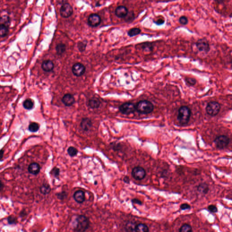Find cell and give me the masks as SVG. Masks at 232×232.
Masks as SVG:
<instances>
[{"instance_id":"cell-24","label":"cell","mask_w":232,"mask_h":232,"mask_svg":"<svg viewBox=\"0 0 232 232\" xmlns=\"http://www.w3.org/2000/svg\"><path fill=\"white\" fill-rule=\"evenodd\" d=\"M39 129V125L36 122H32L30 124L28 129L31 133H36Z\"/></svg>"},{"instance_id":"cell-22","label":"cell","mask_w":232,"mask_h":232,"mask_svg":"<svg viewBox=\"0 0 232 232\" xmlns=\"http://www.w3.org/2000/svg\"><path fill=\"white\" fill-rule=\"evenodd\" d=\"M51 187H50V185L47 184H43L39 188V191H40V193L44 194V195L49 194L51 191Z\"/></svg>"},{"instance_id":"cell-41","label":"cell","mask_w":232,"mask_h":232,"mask_svg":"<svg viewBox=\"0 0 232 232\" xmlns=\"http://www.w3.org/2000/svg\"><path fill=\"white\" fill-rule=\"evenodd\" d=\"M4 152V151L3 150H0V161H1V160L3 158V157Z\"/></svg>"},{"instance_id":"cell-40","label":"cell","mask_w":232,"mask_h":232,"mask_svg":"<svg viewBox=\"0 0 232 232\" xmlns=\"http://www.w3.org/2000/svg\"><path fill=\"white\" fill-rule=\"evenodd\" d=\"M132 201L133 203H134V204H137V205H143V203H142V201H141V200H139V199H133V200H132Z\"/></svg>"},{"instance_id":"cell-26","label":"cell","mask_w":232,"mask_h":232,"mask_svg":"<svg viewBox=\"0 0 232 232\" xmlns=\"http://www.w3.org/2000/svg\"><path fill=\"white\" fill-rule=\"evenodd\" d=\"M141 32V30L138 28H133L128 31V35L130 37H133L140 34Z\"/></svg>"},{"instance_id":"cell-18","label":"cell","mask_w":232,"mask_h":232,"mask_svg":"<svg viewBox=\"0 0 232 232\" xmlns=\"http://www.w3.org/2000/svg\"><path fill=\"white\" fill-rule=\"evenodd\" d=\"M197 190L202 194H207L209 191V185L205 183L200 184L197 187Z\"/></svg>"},{"instance_id":"cell-7","label":"cell","mask_w":232,"mask_h":232,"mask_svg":"<svg viewBox=\"0 0 232 232\" xmlns=\"http://www.w3.org/2000/svg\"><path fill=\"white\" fill-rule=\"evenodd\" d=\"M119 110L123 114L129 115L135 112L136 110V106L131 102H126L120 106Z\"/></svg>"},{"instance_id":"cell-25","label":"cell","mask_w":232,"mask_h":232,"mask_svg":"<svg viewBox=\"0 0 232 232\" xmlns=\"http://www.w3.org/2000/svg\"><path fill=\"white\" fill-rule=\"evenodd\" d=\"M136 226V224L134 222L132 221L128 222L125 226V230L126 232H134Z\"/></svg>"},{"instance_id":"cell-2","label":"cell","mask_w":232,"mask_h":232,"mask_svg":"<svg viewBox=\"0 0 232 232\" xmlns=\"http://www.w3.org/2000/svg\"><path fill=\"white\" fill-rule=\"evenodd\" d=\"M136 108L139 113L147 114L151 113L153 111L154 107L152 103L149 101L142 100L138 102Z\"/></svg>"},{"instance_id":"cell-17","label":"cell","mask_w":232,"mask_h":232,"mask_svg":"<svg viewBox=\"0 0 232 232\" xmlns=\"http://www.w3.org/2000/svg\"><path fill=\"white\" fill-rule=\"evenodd\" d=\"M80 126L84 131H88L92 127V122L89 118H84L81 122Z\"/></svg>"},{"instance_id":"cell-27","label":"cell","mask_w":232,"mask_h":232,"mask_svg":"<svg viewBox=\"0 0 232 232\" xmlns=\"http://www.w3.org/2000/svg\"><path fill=\"white\" fill-rule=\"evenodd\" d=\"M66 50V46L65 44L61 43L57 44L56 46V50L58 55H62L65 52Z\"/></svg>"},{"instance_id":"cell-20","label":"cell","mask_w":232,"mask_h":232,"mask_svg":"<svg viewBox=\"0 0 232 232\" xmlns=\"http://www.w3.org/2000/svg\"><path fill=\"white\" fill-rule=\"evenodd\" d=\"M100 105V102L97 98H93L89 101V105L90 107L93 109L98 108Z\"/></svg>"},{"instance_id":"cell-11","label":"cell","mask_w":232,"mask_h":232,"mask_svg":"<svg viewBox=\"0 0 232 232\" xmlns=\"http://www.w3.org/2000/svg\"><path fill=\"white\" fill-rule=\"evenodd\" d=\"M101 21V19L98 15L96 14H92L89 16L88 22L89 25L91 27H96L98 26Z\"/></svg>"},{"instance_id":"cell-3","label":"cell","mask_w":232,"mask_h":232,"mask_svg":"<svg viewBox=\"0 0 232 232\" xmlns=\"http://www.w3.org/2000/svg\"><path fill=\"white\" fill-rule=\"evenodd\" d=\"M89 225L88 218L84 216H78L76 220V226L75 230L77 232H85Z\"/></svg>"},{"instance_id":"cell-38","label":"cell","mask_w":232,"mask_h":232,"mask_svg":"<svg viewBox=\"0 0 232 232\" xmlns=\"http://www.w3.org/2000/svg\"><path fill=\"white\" fill-rule=\"evenodd\" d=\"M153 21L154 23H155L157 25H162L163 24H164L165 20L163 19L160 18L159 19H158L157 20H156V21Z\"/></svg>"},{"instance_id":"cell-19","label":"cell","mask_w":232,"mask_h":232,"mask_svg":"<svg viewBox=\"0 0 232 232\" xmlns=\"http://www.w3.org/2000/svg\"><path fill=\"white\" fill-rule=\"evenodd\" d=\"M135 232H149V229L147 225L144 224H139L135 227Z\"/></svg>"},{"instance_id":"cell-23","label":"cell","mask_w":232,"mask_h":232,"mask_svg":"<svg viewBox=\"0 0 232 232\" xmlns=\"http://www.w3.org/2000/svg\"><path fill=\"white\" fill-rule=\"evenodd\" d=\"M34 103L33 101L30 99L25 100L23 103V106L26 110H30L33 108Z\"/></svg>"},{"instance_id":"cell-33","label":"cell","mask_w":232,"mask_h":232,"mask_svg":"<svg viewBox=\"0 0 232 232\" xmlns=\"http://www.w3.org/2000/svg\"><path fill=\"white\" fill-rule=\"evenodd\" d=\"M7 221L10 225H15L17 222L16 218L13 216H9L7 218Z\"/></svg>"},{"instance_id":"cell-43","label":"cell","mask_w":232,"mask_h":232,"mask_svg":"<svg viewBox=\"0 0 232 232\" xmlns=\"http://www.w3.org/2000/svg\"><path fill=\"white\" fill-rule=\"evenodd\" d=\"M4 188V184L3 182L0 180V191L2 190Z\"/></svg>"},{"instance_id":"cell-37","label":"cell","mask_w":232,"mask_h":232,"mask_svg":"<svg viewBox=\"0 0 232 232\" xmlns=\"http://www.w3.org/2000/svg\"><path fill=\"white\" fill-rule=\"evenodd\" d=\"M180 208L182 210H189L191 209V206L187 203H184L180 205Z\"/></svg>"},{"instance_id":"cell-15","label":"cell","mask_w":232,"mask_h":232,"mask_svg":"<svg viewBox=\"0 0 232 232\" xmlns=\"http://www.w3.org/2000/svg\"><path fill=\"white\" fill-rule=\"evenodd\" d=\"M41 67L44 71L50 72L54 69V64L52 61L46 60L43 61L41 65Z\"/></svg>"},{"instance_id":"cell-10","label":"cell","mask_w":232,"mask_h":232,"mask_svg":"<svg viewBox=\"0 0 232 232\" xmlns=\"http://www.w3.org/2000/svg\"><path fill=\"white\" fill-rule=\"evenodd\" d=\"M72 71L75 76L80 77L84 75L85 71V67L81 63H76L72 67Z\"/></svg>"},{"instance_id":"cell-13","label":"cell","mask_w":232,"mask_h":232,"mask_svg":"<svg viewBox=\"0 0 232 232\" xmlns=\"http://www.w3.org/2000/svg\"><path fill=\"white\" fill-rule=\"evenodd\" d=\"M40 170V167L39 164L34 162L30 164L28 167L29 172L33 175H37L39 173Z\"/></svg>"},{"instance_id":"cell-21","label":"cell","mask_w":232,"mask_h":232,"mask_svg":"<svg viewBox=\"0 0 232 232\" xmlns=\"http://www.w3.org/2000/svg\"><path fill=\"white\" fill-rule=\"evenodd\" d=\"M10 24V19L8 16L4 15L0 17V25H3L9 27Z\"/></svg>"},{"instance_id":"cell-9","label":"cell","mask_w":232,"mask_h":232,"mask_svg":"<svg viewBox=\"0 0 232 232\" xmlns=\"http://www.w3.org/2000/svg\"><path fill=\"white\" fill-rule=\"evenodd\" d=\"M73 12V8L68 3L63 4L60 9L61 16L64 18H68L71 16Z\"/></svg>"},{"instance_id":"cell-42","label":"cell","mask_w":232,"mask_h":232,"mask_svg":"<svg viewBox=\"0 0 232 232\" xmlns=\"http://www.w3.org/2000/svg\"><path fill=\"white\" fill-rule=\"evenodd\" d=\"M123 180H124V182L126 183H129V181H130V180H129V178L127 177V176H125V177L124 178V179H123Z\"/></svg>"},{"instance_id":"cell-4","label":"cell","mask_w":232,"mask_h":232,"mask_svg":"<svg viewBox=\"0 0 232 232\" xmlns=\"http://www.w3.org/2000/svg\"><path fill=\"white\" fill-rule=\"evenodd\" d=\"M221 108V104L219 102L216 101H211L207 104L206 111L209 115L215 116L219 113Z\"/></svg>"},{"instance_id":"cell-28","label":"cell","mask_w":232,"mask_h":232,"mask_svg":"<svg viewBox=\"0 0 232 232\" xmlns=\"http://www.w3.org/2000/svg\"><path fill=\"white\" fill-rule=\"evenodd\" d=\"M8 32L9 27L3 25H0V36L1 37L6 36Z\"/></svg>"},{"instance_id":"cell-16","label":"cell","mask_w":232,"mask_h":232,"mask_svg":"<svg viewBox=\"0 0 232 232\" xmlns=\"http://www.w3.org/2000/svg\"><path fill=\"white\" fill-rule=\"evenodd\" d=\"M74 199L78 203H82L85 201V193L82 190H78L74 194Z\"/></svg>"},{"instance_id":"cell-39","label":"cell","mask_w":232,"mask_h":232,"mask_svg":"<svg viewBox=\"0 0 232 232\" xmlns=\"http://www.w3.org/2000/svg\"><path fill=\"white\" fill-rule=\"evenodd\" d=\"M57 197L59 199H64L66 197V193L65 192H62V193H59L57 194Z\"/></svg>"},{"instance_id":"cell-12","label":"cell","mask_w":232,"mask_h":232,"mask_svg":"<svg viewBox=\"0 0 232 232\" xmlns=\"http://www.w3.org/2000/svg\"><path fill=\"white\" fill-rule=\"evenodd\" d=\"M128 13L127 8L123 6H118L115 10V14L119 18L125 17L127 16Z\"/></svg>"},{"instance_id":"cell-32","label":"cell","mask_w":232,"mask_h":232,"mask_svg":"<svg viewBox=\"0 0 232 232\" xmlns=\"http://www.w3.org/2000/svg\"><path fill=\"white\" fill-rule=\"evenodd\" d=\"M179 21L180 23V24L184 25H185L188 24L189 22L188 18L185 16H184L180 17Z\"/></svg>"},{"instance_id":"cell-29","label":"cell","mask_w":232,"mask_h":232,"mask_svg":"<svg viewBox=\"0 0 232 232\" xmlns=\"http://www.w3.org/2000/svg\"><path fill=\"white\" fill-rule=\"evenodd\" d=\"M180 232H192V227L189 224H184L180 229Z\"/></svg>"},{"instance_id":"cell-5","label":"cell","mask_w":232,"mask_h":232,"mask_svg":"<svg viewBox=\"0 0 232 232\" xmlns=\"http://www.w3.org/2000/svg\"><path fill=\"white\" fill-rule=\"evenodd\" d=\"M196 46L199 52L208 54L210 50V43L207 39L201 38L198 39L196 42Z\"/></svg>"},{"instance_id":"cell-6","label":"cell","mask_w":232,"mask_h":232,"mask_svg":"<svg viewBox=\"0 0 232 232\" xmlns=\"http://www.w3.org/2000/svg\"><path fill=\"white\" fill-rule=\"evenodd\" d=\"M230 138L225 135H221L217 137L214 140L216 148L219 149H223L228 146L230 143Z\"/></svg>"},{"instance_id":"cell-31","label":"cell","mask_w":232,"mask_h":232,"mask_svg":"<svg viewBox=\"0 0 232 232\" xmlns=\"http://www.w3.org/2000/svg\"><path fill=\"white\" fill-rule=\"evenodd\" d=\"M185 81L189 86H194L196 84V80L193 78H186Z\"/></svg>"},{"instance_id":"cell-35","label":"cell","mask_w":232,"mask_h":232,"mask_svg":"<svg viewBox=\"0 0 232 232\" xmlns=\"http://www.w3.org/2000/svg\"><path fill=\"white\" fill-rule=\"evenodd\" d=\"M51 173L54 177L57 178L60 175V170L58 168L55 167L53 168L51 171Z\"/></svg>"},{"instance_id":"cell-36","label":"cell","mask_w":232,"mask_h":232,"mask_svg":"<svg viewBox=\"0 0 232 232\" xmlns=\"http://www.w3.org/2000/svg\"><path fill=\"white\" fill-rule=\"evenodd\" d=\"M208 210L209 211H210L211 213H216L218 212V208L215 205H210L208 206Z\"/></svg>"},{"instance_id":"cell-34","label":"cell","mask_w":232,"mask_h":232,"mask_svg":"<svg viewBox=\"0 0 232 232\" xmlns=\"http://www.w3.org/2000/svg\"><path fill=\"white\" fill-rule=\"evenodd\" d=\"M87 44L82 42H80L78 44V48L81 52L84 51L86 47Z\"/></svg>"},{"instance_id":"cell-1","label":"cell","mask_w":232,"mask_h":232,"mask_svg":"<svg viewBox=\"0 0 232 232\" xmlns=\"http://www.w3.org/2000/svg\"><path fill=\"white\" fill-rule=\"evenodd\" d=\"M191 116V111L187 106L181 107L178 111L177 119L181 125H185L188 123Z\"/></svg>"},{"instance_id":"cell-30","label":"cell","mask_w":232,"mask_h":232,"mask_svg":"<svg viewBox=\"0 0 232 232\" xmlns=\"http://www.w3.org/2000/svg\"><path fill=\"white\" fill-rule=\"evenodd\" d=\"M68 154L70 155L71 157H73L76 156L77 155L78 151L77 149L73 147H71L68 149L67 150Z\"/></svg>"},{"instance_id":"cell-14","label":"cell","mask_w":232,"mask_h":232,"mask_svg":"<svg viewBox=\"0 0 232 232\" xmlns=\"http://www.w3.org/2000/svg\"><path fill=\"white\" fill-rule=\"evenodd\" d=\"M62 101L66 106L70 107L75 103V99L72 95L66 94L62 98Z\"/></svg>"},{"instance_id":"cell-8","label":"cell","mask_w":232,"mask_h":232,"mask_svg":"<svg viewBox=\"0 0 232 232\" xmlns=\"http://www.w3.org/2000/svg\"><path fill=\"white\" fill-rule=\"evenodd\" d=\"M132 175L135 179L137 180H142L146 176V172L143 168L137 166L133 169Z\"/></svg>"}]
</instances>
